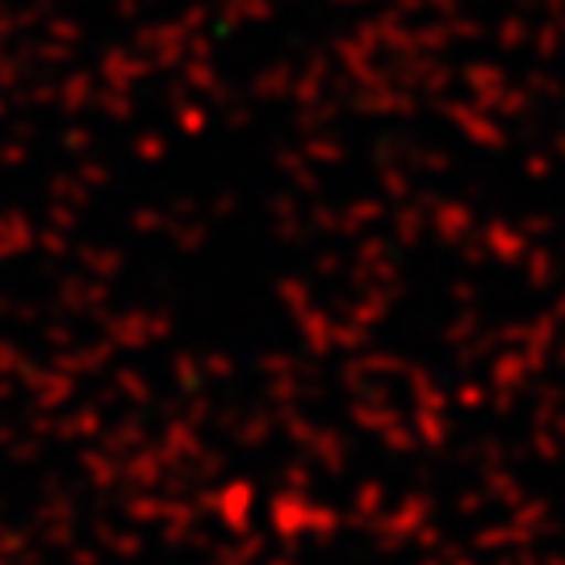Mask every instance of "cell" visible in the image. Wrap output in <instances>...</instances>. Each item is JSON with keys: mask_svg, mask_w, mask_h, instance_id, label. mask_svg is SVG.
<instances>
[]
</instances>
